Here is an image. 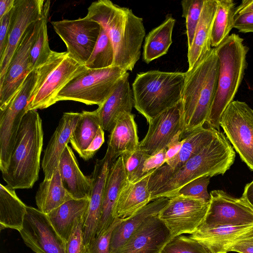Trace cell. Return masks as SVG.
Listing matches in <instances>:
<instances>
[{"instance_id": "48", "label": "cell", "mask_w": 253, "mask_h": 253, "mask_svg": "<svg viewBox=\"0 0 253 253\" xmlns=\"http://www.w3.org/2000/svg\"><path fill=\"white\" fill-rule=\"evenodd\" d=\"M182 132H178L171 140L167 147L166 162L172 159L180 151L184 142Z\"/></svg>"}, {"instance_id": "38", "label": "cell", "mask_w": 253, "mask_h": 253, "mask_svg": "<svg viewBox=\"0 0 253 253\" xmlns=\"http://www.w3.org/2000/svg\"><path fill=\"white\" fill-rule=\"evenodd\" d=\"M204 0H183L181 1L182 16L185 18L188 49L192 43Z\"/></svg>"}, {"instance_id": "2", "label": "cell", "mask_w": 253, "mask_h": 253, "mask_svg": "<svg viewBox=\"0 0 253 253\" xmlns=\"http://www.w3.org/2000/svg\"><path fill=\"white\" fill-rule=\"evenodd\" d=\"M85 17L99 24L110 38L114 51L112 66L132 71L140 58L145 36L143 19L129 8L108 0L93 2Z\"/></svg>"}, {"instance_id": "45", "label": "cell", "mask_w": 253, "mask_h": 253, "mask_svg": "<svg viewBox=\"0 0 253 253\" xmlns=\"http://www.w3.org/2000/svg\"><path fill=\"white\" fill-rule=\"evenodd\" d=\"M12 9L0 19V58L3 55L7 44Z\"/></svg>"}, {"instance_id": "39", "label": "cell", "mask_w": 253, "mask_h": 253, "mask_svg": "<svg viewBox=\"0 0 253 253\" xmlns=\"http://www.w3.org/2000/svg\"><path fill=\"white\" fill-rule=\"evenodd\" d=\"M161 253H211L202 243L190 237L178 236L172 238Z\"/></svg>"}, {"instance_id": "5", "label": "cell", "mask_w": 253, "mask_h": 253, "mask_svg": "<svg viewBox=\"0 0 253 253\" xmlns=\"http://www.w3.org/2000/svg\"><path fill=\"white\" fill-rule=\"evenodd\" d=\"M215 49L219 60L217 85L206 123L208 127L220 131L222 114L234 100L242 82L249 48L243 38L232 34Z\"/></svg>"}, {"instance_id": "37", "label": "cell", "mask_w": 253, "mask_h": 253, "mask_svg": "<svg viewBox=\"0 0 253 253\" xmlns=\"http://www.w3.org/2000/svg\"><path fill=\"white\" fill-rule=\"evenodd\" d=\"M49 11L43 16L36 39L32 46L30 56L33 67L37 69L44 64L50 57L52 50L49 46L47 23Z\"/></svg>"}, {"instance_id": "35", "label": "cell", "mask_w": 253, "mask_h": 253, "mask_svg": "<svg viewBox=\"0 0 253 253\" xmlns=\"http://www.w3.org/2000/svg\"><path fill=\"white\" fill-rule=\"evenodd\" d=\"M217 11L211 38V46L215 48L229 35L234 27L235 3L232 0H216Z\"/></svg>"}, {"instance_id": "25", "label": "cell", "mask_w": 253, "mask_h": 253, "mask_svg": "<svg viewBox=\"0 0 253 253\" xmlns=\"http://www.w3.org/2000/svg\"><path fill=\"white\" fill-rule=\"evenodd\" d=\"M217 7L216 0H204L193 42L191 47L188 49V70L192 69L212 48L211 38Z\"/></svg>"}, {"instance_id": "22", "label": "cell", "mask_w": 253, "mask_h": 253, "mask_svg": "<svg viewBox=\"0 0 253 253\" xmlns=\"http://www.w3.org/2000/svg\"><path fill=\"white\" fill-rule=\"evenodd\" d=\"M81 116V113H63L44 150L42 167L44 179L51 178L58 168L61 155L70 143L72 132Z\"/></svg>"}, {"instance_id": "16", "label": "cell", "mask_w": 253, "mask_h": 253, "mask_svg": "<svg viewBox=\"0 0 253 253\" xmlns=\"http://www.w3.org/2000/svg\"><path fill=\"white\" fill-rule=\"evenodd\" d=\"M50 1L44 0H15L12 9L10 26L6 49L0 58V81L28 27L42 19L49 10Z\"/></svg>"}, {"instance_id": "14", "label": "cell", "mask_w": 253, "mask_h": 253, "mask_svg": "<svg viewBox=\"0 0 253 253\" xmlns=\"http://www.w3.org/2000/svg\"><path fill=\"white\" fill-rule=\"evenodd\" d=\"M210 195L207 214L198 228H213L253 224V208L242 197H233L221 190L212 191Z\"/></svg>"}, {"instance_id": "15", "label": "cell", "mask_w": 253, "mask_h": 253, "mask_svg": "<svg viewBox=\"0 0 253 253\" xmlns=\"http://www.w3.org/2000/svg\"><path fill=\"white\" fill-rule=\"evenodd\" d=\"M19 233L26 246L36 253H66V242L47 215L38 209L27 206Z\"/></svg>"}, {"instance_id": "33", "label": "cell", "mask_w": 253, "mask_h": 253, "mask_svg": "<svg viewBox=\"0 0 253 253\" xmlns=\"http://www.w3.org/2000/svg\"><path fill=\"white\" fill-rule=\"evenodd\" d=\"M72 199L62 184L58 168L50 179L44 178L35 196L38 209L46 214Z\"/></svg>"}, {"instance_id": "8", "label": "cell", "mask_w": 253, "mask_h": 253, "mask_svg": "<svg viewBox=\"0 0 253 253\" xmlns=\"http://www.w3.org/2000/svg\"><path fill=\"white\" fill-rule=\"evenodd\" d=\"M126 72L116 66L87 69L71 80L59 92L56 102L71 100L99 106Z\"/></svg>"}, {"instance_id": "42", "label": "cell", "mask_w": 253, "mask_h": 253, "mask_svg": "<svg viewBox=\"0 0 253 253\" xmlns=\"http://www.w3.org/2000/svg\"><path fill=\"white\" fill-rule=\"evenodd\" d=\"M124 219L116 218L103 233L96 236L87 246L85 253H110V243L112 233L117 225Z\"/></svg>"}, {"instance_id": "41", "label": "cell", "mask_w": 253, "mask_h": 253, "mask_svg": "<svg viewBox=\"0 0 253 253\" xmlns=\"http://www.w3.org/2000/svg\"><path fill=\"white\" fill-rule=\"evenodd\" d=\"M210 178V176H203L188 182L179 190L175 196H181L210 202L211 195L207 188Z\"/></svg>"}, {"instance_id": "47", "label": "cell", "mask_w": 253, "mask_h": 253, "mask_svg": "<svg viewBox=\"0 0 253 253\" xmlns=\"http://www.w3.org/2000/svg\"><path fill=\"white\" fill-rule=\"evenodd\" d=\"M234 28L243 33H253V13L235 16Z\"/></svg>"}, {"instance_id": "29", "label": "cell", "mask_w": 253, "mask_h": 253, "mask_svg": "<svg viewBox=\"0 0 253 253\" xmlns=\"http://www.w3.org/2000/svg\"><path fill=\"white\" fill-rule=\"evenodd\" d=\"M89 204V199H72L46 215L51 223L66 242L70 237L77 219L85 216Z\"/></svg>"}, {"instance_id": "43", "label": "cell", "mask_w": 253, "mask_h": 253, "mask_svg": "<svg viewBox=\"0 0 253 253\" xmlns=\"http://www.w3.org/2000/svg\"><path fill=\"white\" fill-rule=\"evenodd\" d=\"M84 217H80L76 221L73 231L66 242V253H85L83 235Z\"/></svg>"}, {"instance_id": "24", "label": "cell", "mask_w": 253, "mask_h": 253, "mask_svg": "<svg viewBox=\"0 0 253 253\" xmlns=\"http://www.w3.org/2000/svg\"><path fill=\"white\" fill-rule=\"evenodd\" d=\"M62 184L73 199H89L91 177L84 175L74 153L68 145L62 152L58 167Z\"/></svg>"}, {"instance_id": "52", "label": "cell", "mask_w": 253, "mask_h": 253, "mask_svg": "<svg viewBox=\"0 0 253 253\" xmlns=\"http://www.w3.org/2000/svg\"><path fill=\"white\" fill-rule=\"evenodd\" d=\"M15 0H0V19L12 9Z\"/></svg>"}, {"instance_id": "19", "label": "cell", "mask_w": 253, "mask_h": 253, "mask_svg": "<svg viewBox=\"0 0 253 253\" xmlns=\"http://www.w3.org/2000/svg\"><path fill=\"white\" fill-rule=\"evenodd\" d=\"M172 238L158 215L146 218L116 253H161Z\"/></svg>"}, {"instance_id": "7", "label": "cell", "mask_w": 253, "mask_h": 253, "mask_svg": "<svg viewBox=\"0 0 253 253\" xmlns=\"http://www.w3.org/2000/svg\"><path fill=\"white\" fill-rule=\"evenodd\" d=\"M87 69L73 59L67 51H52L47 61L36 69V82L26 111L45 109L56 103L59 92Z\"/></svg>"}, {"instance_id": "9", "label": "cell", "mask_w": 253, "mask_h": 253, "mask_svg": "<svg viewBox=\"0 0 253 253\" xmlns=\"http://www.w3.org/2000/svg\"><path fill=\"white\" fill-rule=\"evenodd\" d=\"M36 80L37 71L34 69L26 77L8 105L3 110H0V169L1 173L8 165Z\"/></svg>"}, {"instance_id": "30", "label": "cell", "mask_w": 253, "mask_h": 253, "mask_svg": "<svg viewBox=\"0 0 253 253\" xmlns=\"http://www.w3.org/2000/svg\"><path fill=\"white\" fill-rule=\"evenodd\" d=\"M176 20L168 14L164 21L145 38L143 60L147 64L165 55L172 42V34Z\"/></svg>"}, {"instance_id": "18", "label": "cell", "mask_w": 253, "mask_h": 253, "mask_svg": "<svg viewBox=\"0 0 253 253\" xmlns=\"http://www.w3.org/2000/svg\"><path fill=\"white\" fill-rule=\"evenodd\" d=\"M116 160L107 148L104 157L97 159L91 175L92 189L89 204L84 217L83 235L85 248L96 237L99 223L105 186L109 169Z\"/></svg>"}, {"instance_id": "20", "label": "cell", "mask_w": 253, "mask_h": 253, "mask_svg": "<svg viewBox=\"0 0 253 253\" xmlns=\"http://www.w3.org/2000/svg\"><path fill=\"white\" fill-rule=\"evenodd\" d=\"M189 237L203 244L211 253H227L234 246L253 239V224L198 228Z\"/></svg>"}, {"instance_id": "3", "label": "cell", "mask_w": 253, "mask_h": 253, "mask_svg": "<svg viewBox=\"0 0 253 253\" xmlns=\"http://www.w3.org/2000/svg\"><path fill=\"white\" fill-rule=\"evenodd\" d=\"M218 71V58L212 48L186 72L181 98L183 136L206 123L216 91Z\"/></svg>"}, {"instance_id": "31", "label": "cell", "mask_w": 253, "mask_h": 253, "mask_svg": "<svg viewBox=\"0 0 253 253\" xmlns=\"http://www.w3.org/2000/svg\"><path fill=\"white\" fill-rule=\"evenodd\" d=\"M27 206L8 185H0V230L10 228L19 232L22 228Z\"/></svg>"}, {"instance_id": "32", "label": "cell", "mask_w": 253, "mask_h": 253, "mask_svg": "<svg viewBox=\"0 0 253 253\" xmlns=\"http://www.w3.org/2000/svg\"><path fill=\"white\" fill-rule=\"evenodd\" d=\"M219 132L204 126L194 129L183 137L184 142L178 154L165 164L172 169L180 168L211 143Z\"/></svg>"}, {"instance_id": "13", "label": "cell", "mask_w": 253, "mask_h": 253, "mask_svg": "<svg viewBox=\"0 0 253 253\" xmlns=\"http://www.w3.org/2000/svg\"><path fill=\"white\" fill-rule=\"evenodd\" d=\"M210 202L176 196L169 199L158 216L170 230L172 238L182 234H192L204 221Z\"/></svg>"}, {"instance_id": "23", "label": "cell", "mask_w": 253, "mask_h": 253, "mask_svg": "<svg viewBox=\"0 0 253 253\" xmlns=\"http://www.w3.org/2000/svg\"><path fill=\"white\" fill-rule=\"evenodd\" d=\"M127 182L123 157L120 156L113 163L109 171L96 236L105 231L115 220V208L119 195Z\"/></svg>"}, {"instance_id": "34", "label": "cell", "mask_w": 253, "mask_h": 253, "mask_svg": "<svg viewBox=\"0 0 253 253\" xmlns=\"http://www.w3.org/2000/svg\"><path fill=\"white\" fill-rule=\"evenodd\" d=\"M101 126L97 110L83 111L81 113L80 118L71 134L70 143L82 158Z\"/></svg>"}, {"instance_id": "27", "label": "cell", "mask_w": 253, "mask_h": 253, "mask_svg": "<svg viewBox=\"0 0 253 253\" xmlns=\"http://www.w3.org/2000/svg\"><path fill=\"white\" fill-rule=\"evenodd\" d=\"M169 201L168 198L154 200L117 225L112 233L110 253H116L146 218L158 215Z\"/></svg>"}, {"instance_id": "28", "label": "cell", "mask_w": 253, "mask_h": 253, "mask_svg": "<svg viewBox=\"0 0 253 253\" xmlns=\"http://www.w3.org/2000/svg\"><path fill=\"white\" fill-rule=\"evenodd\" d=\"M151 174L134 183L127 182L117 201L114 212L115 218H126L149 203L151 193L148 182Z\"/></svg>"}, {"instance_id": "50", "label": "cell", "mask_w": 253, "mask_h": 253, "mask_svg": "<svg viewBox=\"0 0 253 253\" xmlns=\"http://www.w3.org/2000/svg\"><path fill=\"white\" fill-rule=\"evenodd\" d=\"M248 13H253V0H244L236 8L235 16Z\"/></svg>"}, {"instance_id": "21", "label": "cell", "mask_w": 253, "mask_h": 253, "mask_svg": "<svg viewBox=\"0 0 253 253\" xmlns=\"http://www.w3.org/2000/svg\"><path fill=\"white\" fill-rule=\"evenodd\" d=\"M133 107L132 91L129 84V73L126 72L96 109L103 129L110 133L120 116L124 113H131Z\"/></svg>"}, {"instance_id": "46", "label": "cell", "mask_w": 253, "mask_h": 253, "mask_svg": "<svg viewBox=\"0 0 253 253\" xmlns=\"http://www.w3.org/2000/svg\"><path fill=\"white\" fill-rule=\"evenodd\" d=\"M104 129L101 126L88 148L84 151L82 159L87 161L92 158L104 142Z\"/></svg>"}, {"instance_id": "26", "label": "cell", "mask_w": 253, "mask_h": 253, "mask_svg": "<svg viewBox=\"0 0 253 253\" xmlns=\"http://www.w3.org/2000/svg\"><path fill=\"white\" fill-rule=\"evenodd\" d=\"M139 143L134 115L131 113H123L110 133L108 148L116 160L120 156L131 154L138 150Z\"/></svg>"}, {"instance_id": "51", "label": "cell", "mask_w": 253, "mask_h": 253, "mask_svg": "<svg viewBox=\"0 0 253 253\" xmlns=\"http://www.w3.org/2000/svg\"><path fill=\"white\" fill-rule=\"evenodd\" d=\"M242 198L253 208V180L245 186Z\"/></svg>"}, {"instance_id": "36", "label": "cell", "mask_w": 253, "mask_h": 253, "mask_svg": "<svg viewBox=\"0 0 253 253\" xmlns=\"http://www.w3.org/2000/svg\"><path fill=\"white\" fill-rule=\"evenodd\" d=\"M114 51L112 42L101 26L100 34L93 50L85 64L88 69H103L113 66Z\"/></svg>"}, {"instance_id": "17", "label": "cell", "mask_w": 253, "mask_h": 253, "mask_svg": "<svg viewBox=\"0 0 253 253\" xmlns=\"http://www.w3.org/2000/svg\"><path fill=\"white\" fill-rule=\"evenodd\" d=\"M148 123L147 132L140 142L139 148L151 156L167 149L168 144L179 131L182 132L183 135L181 100L153 118Z\"/></svg>"}, {"instance_id": "4", "label": "cell", "mask_w": 253, "mask_h": 253, "mask_svg": "<svg viewBox=\"0 0 253 253\" xmlns=\"http://www.w3.org/2000/svg\"><path fill=\"white\" fill-rule=\"evenodd\" d=\"M42 121L37 110L24 115L8 165L2 172L7 185L14 189H30L38 180L42 150Z\"/></svg>"}, {"instance_id": "44", "label": "cell", "mask_w": 253, "mask_h": 253, "mask_svg": "<svg viewBox=\"0 0 253 253\" xmlns=\"http://www.w3.org/2000/svg\"><path fill=\"white\" fill-rule=\"evenodd\" d=\"M167 149H163L156 154L150 156L144 162L142 166L143 177L152 174L155 170L166 162Z\"/></svg>"}, {"instance_id": "40", "label": "cell", "mask_w": 253, "mask_h": 253, "mask_svg": "<svg viewBox=\"0 0 253 253\" xmlns=\"http://www.w3.org/2000/svg\"><path fill=\"white\" fill-rule=\"evenodd\" d=\"M150 156L139 148L132 153L122 156L128 182L134 183L145 177L142 174V166Z\"/></svg>"}, {"instance_id": "10", "label": "cell", "mask_w": 253, "mask_h": 253, "mask_svg": "<svg viewBox=\"0 0 253 253\" xmlns=\"http://www.w3.org/2000/svg\"><path fill=\"white\" fill-rule=\"evenodd\" d=\"M220 126L241 159L253 171V109L233 100L222 114Z\"/></svg>"}, {"instance_id": "49", "label": "cell", "mask_w": 253, "mask_h": 253, "mask_svg": "<svg viewBox=\"0 0 253 253\" xmlns=\"http://www.w3.org/2000/svg\"><path fill=\"white\" fill-rule=\"evenodd\" d=\"M230 251L239 253H253V239L241 243L234 246L230 249Z\"/></svg>"}, {"instance_id": "11", "label": "cell", "mask_w": 253, "mask_h": 253, "mask_svg": "<svg viewBox=\"0 0 253 253\" xmlns=\"http://www.w3.org/2000/svg\"><path fill=\"white\" fill-rule=\"evenodd\" d=\"M42 18L28 27L10 61L2 80L0 81V110H3L8 105L26 77L34 70L30 52Z\"/></svg>"}, {"instance_id": "6", "label": "cell", "mask_w": 253, "mask_h": 253, "mask_svg": "<svg viewBox=\"0 0 253 253\" xmlns=\"http://www.w3.org/2000/svg\"><path fill=\"white\" fill-rule=\"evenodd\" d=\"M185 79L182 72L138 73L132 84L134 107L149 123L181 100Z\"/></svg>"}, {"instance_id": "12", "label": "cell", "mask_w": 253, "mask_h": 253, "mask_svg": "<svg viewBox=\"0 0 253 253\" xmlns=\"http://www.w3.org/2000/svg\"><path fill=\"white\" fill-rule=\"evenodd\" d=\"M51 24L66 45L69 55L79 63L85 65L97 41L100 25L85 17L54 21Z\"/></svg>"}, {"instance_id": "1", "label": "cell", "mask_w": 253, "mask_h": 253, "mask_svg": "<svg viewBox=\"0 0 253 253\" xmlns=\"http://www.w3.org/2000/svg\"><path fill=\"white\" fill-rule=\"evenodd\" d=\"M235 158L233 147L219 131L211 143L180 168L172 169L164 164L150 175L151 201L174 197L184 185L200 177L223 174L233 164Z\"/></svg>"}]
</instances>
